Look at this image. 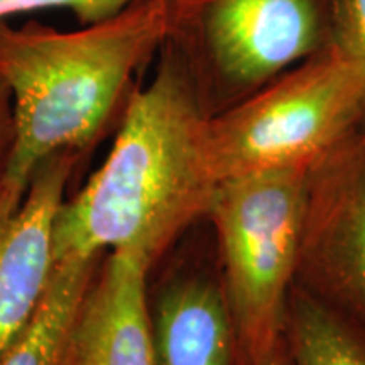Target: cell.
<instances>
[{"mask_svg": "<svg viewBox=\"0 0 365 365\" xmlns=\"http://www.w3.org/2000/svg\"><path fill=\"white\" fill-rule=\"evenodd\" d=\"M333 46L365 68V0H335Z\"/></svg>", "mask_w": 365, "mask_h": 365, "instance_id": "obj_13", "label": "cell"}, {"mask_svg": "<svg viewBox=\"0 0 365 365\" xmlns=\"http://www.w3.org/2000/svg\"><path fill=\"white\" fill-rule=\"evenodd\" d=\"M103 255L56 261L38 313L16 344L0 359V365H58L73 313Z\"/></svg>", "mask_w": 365, "mask_h": 365, "instance_id": "obj_11", "label": "cell"}, {"mask_svg": "<svg viewBox=\"0 0 365 365\" xmlns=\"http://www.w3.org/2000/svg\"><path fill=\"white\" fill-rule=\"evenodd\" d=\"M14 148V107L12 95L0 78V182L6 176Z\"/></svg>", "mask_w": 365, "mask_h": 365, "instance_id": "obj_14", "label": "cell"}, {"mask_svg": "<svg viewBox=\"0 0 365 365\" xmlns=\"http://www.w3.org/2000/svg\"><path fill=\"white\" fill-rule=\"evenodd\" d=\"M135 0H0V21L9 17L31 14L41 9H68L76 16L81 26L93 24L110 17Z\"/></svg>", "mask_w": 365, "mask_h": 365, "instance_id": "obj_12", "label": "cell"}, {"mask_svg": "<svg viewBox=\"0 0 365 365\" xmlns=\"http://www.w3.org/2000/svg\"><path fill=\"white\" fill-rule=\"evenodd\" d=\"M170 39L210 112L244 100L333 48L335 0H173Z\"/></svg>", "mask_w": 365, "mask_h": 365, "instance_id": "obj_5", "label": "cell"}, {"mask_svg": "<svg viewBox=\"0 0 365 365\" xmlns=\"http://www.w3.org/2000/svg\"><path fill=\"white\" fill-rule=\"evenodd\" d=\"M294 282L365 327V125L309 170Z\"/></svg>", "mask_w": 365, "mask_h": 365, "instance_id": "obj_6", "label": "cell"}, {"mask_svg": "<svg viewBox=\"0 0 365 365\" xmlns=\"http://www.w3.org/2000/svg\"><path fill=\"white\" fill-rule=\"evenodd\" d=\"M309 170H272L218 182L208 220L222 286L252 364L281 344L298 271Z\"/></svg>", "mask_w": 365, "mask_h": 365, "instance_id": "obj_4", "label": "cell"}, {"mask_svg": "<svg viewBox=\"0 0 365 365\" xmlns=\"http://www.w3.org/2000/svg\"><path fill=\"white\" fill-rule=\"evenodd\" d=\"M286 365H365V327L299 284L287 296L282 323Z\"/></svg>", "mask_w": 365, "mask_h": 365, "instance_id": "obj_10", "label": "cell"}, {"mask_svg": "<svg viewBox=\"0 0 365 365\" xmlns=\"http://www.w3.org/2000/svg\"><path fill=\"white\" fill-rule=\"evenodd\" d=\"M365 125V68L335 46L282 73L207 127L217 181L312 170Z\"/></svg>", "mask_w": 365, "mask_h": 365, "instance_id": "obj_3", "label": "cell"}, {"mask_svg": "<svg viewBox=\"0 0 365 365\" xmlns=\"http://www.w3.org/2000/svg\"><path fill=\"white\" fill-rule=\"evenodd\" d=\"M254 365H286L284 352H282V341L276 349H272L271 352H267L261 359L255 360Z\"/></svg>", "mask_w": 365, "mask_h": 365, "instance_id": "obj_15", "label": "cell"}, {"mask_svg": "<svg viewBox=\"0 0 365 365\" xmlns=\"http://www.w3.org/2000/svg\"><path fill=\"white\" fill-rule=\"evenodd\" d=\"M173 0H135L102 21L59 31L0 21V78L12 95L14 148L0 207L16 210L39 164L91 153L120 124L135 75L171 36Z\"/></svg>", "mask_w": 365, "mask_h": 365, "instance_id": "obj_2", "label": "cell"}, {"mask_svg": "<svg viewBox=\"0 0 365 365\" xmlns=\"http://www.w3.org/2000/svg\"><path fill=\"white\" fill-rule=\"evenodd\" d=\"M210 117L188 61L168 38L154 76L132 95L107 159L59 207L54 261L125 249L154 266L207 218L218 186L207 149Z\"/></svg>", "mask_w": 365, "mask_h": 365, "instance_id": "obj_1", "label": "cell"}, {"mask_svg": "<svg viewBox=\"0 0 365 365\" xmlns=\"http://www.w3.org/2000/svg\"><path fill=\"white\" fill-rule=\"evenodd\" d=\"M150 267L132 250L105 252L76 304L58 365H158Z\"/></svg>", "mask_w": 365, "mask_h": 365, "instance_id": "obj_7", "label": "cell"}, {"mask_svg": "<svg viewBox=\"0 0 365 365\" xmlns=\"http://www.w3.org/2000/svg\"><path fill=\"white\" fill-rule=\"evenodd\" d=\"M158 365H254L242 345L222 281L173 276L153 309Z\"/></svg>", "mask_w": 365, "mask_h": 365, "instance_id": "obj_9", "label": "cell"}, {"mask_svg": "<svg viewBox=\"0 0 365 365\" xmlns=\"http://www.w3.org/2000/svg\"><path fill=\"white\" fill-rule=\"evenodd\" d=\"M81 158L53 154L36 170L19 208L0 207V359L33 322L51 282L54 218Z\"/></svg>", "mask_w": 365, "mask_h": 365, "instance_id": "obj_8", "label": "cell"}]
</instances>
